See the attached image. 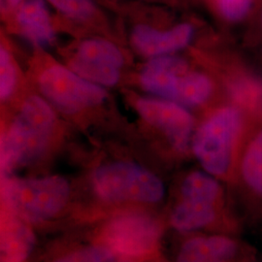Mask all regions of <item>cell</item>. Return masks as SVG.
<instances>
[{
  "label": "cell",
  "instance_id": "cell-1",
  "mask_svg": "<svg viewBox=\"0 0 262 262\" xmlns=\"http://www.w3.org/2000/svg\"><path fill=\"white\" fill-rule=\"evenodd\" d=\"M251 112L234 102L216 109L193 133L191 148L198 162L215 178L233 180L238 154Z\"/></svg>",
  "mask_w": 262,
  "mask_h": 262
},
{
  "label": "cell",
  "instance_id": "cell-2",
  "mask_svg": "<svg viewBox=\"0 0 262 262\" xmlns=\"http://www.w3.org/2000/svg\"><path fill=\"white\" fill-rule=\"evenodd\" d=\"M54 123L55 115L45 100L27 99L2 138V174L7 177L35 161L47 146Z\"/></svg>",
  "mask_w": 262,
  "mask_h": 262
},
{
  "label": "cell",
  "instance_id": "cell-3",
  "mask_svg": "<svg viewBox=\"0 0 262 262\" xmlns=\"http://www.w3.org/2000/svg\"><path fill=\"white\" fill-rule=\"evenodd\" d=\"M70 195L67 181L58 176L8 179L3 187L6 210L27 222H42L58 214Z\"/></svg>",
  "mask_w": 262,
  "mask_h": 262
},
{
  "label": "cell",
  "instance_id": "cell-4",
  "mask_svg": "<svg viewBox=\"0 0 262 262\" xmlns=\"http://www.w3.org/2000/svg\"><path fill=\"white\" fill-rule=\"evenodd\" d=\"M94 191L107 201L156 203L165 193L163 183L155 174L131 162H113L96 169Z\"/></svg>",
  "mask_w": 262,
  "mask_h": 262
},
{
  "label": "cell",
  "instance_id": "cell-5",
  "mask_svg": "<svg viewBox=\"0 0 262 262\" xmlns=\"http://www.w3.org/2000/svg\"><path fill=\"white\" fill-rule=\"evenodd\" d=\"M223 189L215 177L193 171L183 180L180 200L171 214V225L179 231L188 232L211 225L222 205Z\"/></svg>",
  "mask_w": 262,
  "mask_h": 262
},
{
  "label": "cell",
  "instance_id": "cell-6",
  "mask_svg": "<svg viewBox=\"0 0 262 262\" xmlns=\"http://www.w3.org/2000/svg\"><path fill=\"white\" fill-rule=\"evenodd\" d=\"M41 93L51 103L67 113L78 112L103 102L106 93L94 84L62 66H52L39 78Z\"/></svg>",
  "mask_w": 262,
  "mask_h": 262
},
{
  "label": "cell",
  "instance_id": "cell-7",
  "mask_svg": "<svg viewBox=\"0 0 262 262\" xmlns=\"http://www.w3.org/2000/svg\"><path fill=\"white\" fill-rule=\"evenodd\" d=\"M160 225L152 216L128 213L114 217L104 228L102 239L114 253L127 257H141L158 246Z\"/></svg>",
  "mask_w": 262,
  "mask_h": 262
},
{
  "label": "cell",
  "instance_id": "cell-8",
  "mask_svg": "<svg viewBox=\"0 0 262 262\" xmlns=\"http://www.w3.org/2000/svg\"><path fill=\"white\" fill-rule=\"evenodd\" d=\"M232 181L245 196L262 205L261 108L251 113Z\"/></svg>",
  "mask_w": 262,
  "mask_h": 262
},
{
  "label": "cell",
  "instance_id": "cell-9",
  "mask_svg": "<svg viewBox=\"0 0 262 262\" xmlns=\"http://www.w3.org/2000/svg\"><path fill=\"white\" fill-rule=\"evenodd\" d=\"M122 64V52L111 42L98 38L83 41L71 61L78 75L94 84L108 86L118 83Z\"/></svg>",
  "mask_w": 262,
  "mask_h": 262
},
{
  "label": "cell",
  "instance_id": "cell-10",
  "mask_svg": "<svg viewBox=\"0 0 262 262\" xmlns=\"http://www.w3.org/2000/svg\"><path fill=\"white\" fill-rule=\"evenodd\" d=\"M136 109L146 122L165 134L176 150L187 151L191 145L194 120L186 107L166 99L141 98Z\"/></svg>",
  "mask_w": 262,
  "mask_h": 262
},
{
  "label": "cell",
  "instance_id": "cell-11",
  "mask_svg": "<svg viewBox=\"0 0 262 262\" xmlns=\"http://www.w3.org/2000/svg\"><path fill=\"white\" fill-rule=\"evenodd\" d=\"M193 35L194 28L189 23H181L168 29H158L141 24L133 28L131 42L142 55L157 57L187 47Z\"/></svg>",
  "mask_w": 262,
  "mask_h": 262
},
{
  "label": "cell",
  "instance_id": "cell-12",
  "mask_svg": "<svg viewBox=\"0 0 262 262\" xmlns=\"http://www.w3.org/2000/svg\"><path fill=\"white\" fill-rule=\"evenodd\" d=\"M188 71L189 64L182 57L157 56L144 66L141 84L150 94L172 101L179 84Z\"/></svg>",
  "mask_w": 262,
  "mask_h": 262
},
{
  "label": "cell",
  "instance_id": "cell-13",
  "mask_svg": "<svg viewBox=\"0 0 262 262\" xmlns=\"http://www.w3.org/2000/svg\"><path fill=\"white\" fill-rule=\"evenodd\" d=\"M239 253L238 243L226 236L192 238L180 250L178 262H230Z\"/></svg>",
  "mask_w": 262,
  "mask_h": 262
},
{
  "label": "cell",
  "instance_id": "cell-14",
  "mask_svg": "<svg viewBox=\"0 0 262 262\" xmlns=\"http://www.w3.org/2000/svg\"><path fill=\"white\" fill-rule=\"evenodd\" d=\"M16 23L19 31L39 47L51 45L55 38L45 0H24L16 11Z\"/></svg>",
  "mask_w": 262,
  "mask_h": 262
},
{
  "label": "cell",
  "instance_id": "cell-15",
  "mask_svg": "<svg viewBox=\"0 0 262 262\" xmlns=\"http://www.w3.org/2000/svg\"><path fill=\"white\" fill-rule=\"evenodd\" d=\"M35 237L27 221L9 211L3 217L1 227V262H23L31 253Z\"/></svg>",
  "mask_w": 262,
  "mask_h": 262
},
{
  "label": "cell",
  "instance_id": "cell-16",
  "mask_svg": "<svg viewBox=\"0 0 262 262\" xmlns=\"http://www.w3.org/2000/svg\"><path fill=\"white\" fill-rule=\"evenodd\" d=\"M215 92V84L209 76L188 71L178 85L173 102L184 107H195L206 103Z\"/></svg>",
  "mask_w": 262,
  "mask_h": 262
},
{
  "label": "cell",
  "instance_id": "cell-17",
  "mask_svg": "<svg viewBox=\"0 0 262 262\" xmlns=\"http://www.w3.org/2000/svg\"><path fill=\"white\" fill-rule=\"evenodd\" d=\"M60 14L70 19L84 21L96 14L94 0H47Z\"/></svg>",
  "mask_w": 262,
  "mask_h": 262
},
{
  "label": "cell",
  "instance_id": "cell-18",
  "mask_svg": "<svg viewBox=\"0 0 262 262\" xmlns=\"http://www.w3.org/2000/svg\"><path fill=\"white\" fill-rule=\"evenodd\" d=\"M215 7L223 19L237 24L248 17L254 0H215Z\"/></svg>",
  "mask_w": 262,
  "mask_h": 262
},
{
  "label": "cell",
  "instance_id": "cell-19",
  "mask_svg": "<svg viewBox=\"0 0 262 262\" xmlns=\"http://www.w3.org/2000/svg\"><path fill=\"white\" fill-rule=\"evenodd\" d=\"M114 253L107 247H86L68 253L54 262H114Z\"/></svg>",
  "mask_w": 262,
  "mask_h": 262
},
{
  "label": "cell",
  "instance_id": "cell-20",
  "mask_svg": "<svg viewBox=\"0 0 262 262\" xmlns=\"http://www.w3.org/2000/svg\"><path fill=\"white\" fill-rule=\"evenodd\" d=\"M16 84V70L12 57L4 47L0 50V97L9 98Z\"/></svg>",
  "mask_w": 262,
  "mask_h": 262
},
{
  "label": "cell",
  "instance_id": "cell-21",
  "mask_svg": "<svg viewBox=\"0 0 262 262\" xmlns=\"http://www.w3.org/2000/svg\"><path fill=\"white\" fill-rule=\"evenodd\" d=\"M24 0H1L2 13L8 14L11 12H16Z\"/></svg>",
  "mask_w": 262,
  "mask_h": 262
},
{
  "label": "cell",
  "instance_id": "cell-22",
  "mask_svg": "<svg viewBox=\"0 0 262 262\" xmlns=\"http://www.w3.org/2000/svg\"><path fill=\"white\" fill-rule=\"evenodd\" d=\"M259 28H260V31H261L262 33V10L261 14H260V18H259Z\"/></svg>",
  "mask_w": 262,
  "mask_h": 262
}]
</instances>
